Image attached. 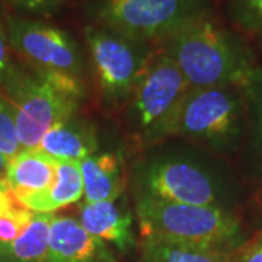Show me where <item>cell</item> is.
I'll return each mask as SVG.
<instances>
[{
  "instance_id": "1",
  "label": "cell",
  "mask_w": 262,
  "mask_h": 262,
  "mask_svg": "<svg viewBox=\"0 0 262 262\" xmlns=\"http://www.w3.org/2000/svg\"><path fill=\"white\" fill-rule=\"evenodd\" d=\"M158 47L173 58L191 88L242 86L259 66L249 41L215 10L187 22Z\"/></svg>"
},
{
  "instance_id": "2",
  "label": "cell",
  "mask_w": 262,
  "mask_h": 262,
  "mask_svg": "<svg viewBox=\"0 0 262 262\" xmlns=\"http://www.w3.org/2000/svg\"><path fill=\"white\" fill-rule=\"evenodd\" d=\"M133 194L189 206L237 211L241 184L230 170L211 160L189 156H156L133 169Z\"/></svg>"
},
{
  "instance_id": "3",
  "label": "cell",
  "mask_w": 262,
  "mask_h": 262,
  "mask_svg": "<svg viewBox=\"0 0 262 262\" xmlns=\"http://www.w3.org/2000/svg\"><path fill=\"white\" fill-rule=\"evenodd\" d=\"M133 195L134 215L143 239H158L223 255H232L249 239L237 211Z\"/></svg>"
},
{
  "instance_id": "4",
  "label": "cell",
  "mask_w": 262,
  "mask_h": 262,
  "mask_svg": "<svg viewBox=\"0 0 262 262\" xmlns=\"http://www.w3.org/2000/svg\"><path fill=\"white\" fill-rule=\"evenodd\" d=\"M248 130V111L242 86L222 84L191 88L169 127V137L203 146L230 159L241 155Z\"/></svg>"
},
{
  "instance_id": "5",
  "label": "cell",
  "mask_w": 262,
  "mask_h": 262,
  "mask_svg": "<svg viewBox=\"0 0 262 262\" xmlns=\"http://www.w3.org/2000/svg\"><path fill=\"white\" fill-rule=\"evenodd\" d=\"M189 89L173 58L156 47L125 105V121L134 143L147 149L168 139L172 120Z\"/></svg>"
},
{
  "instance_id": "6",
  "label": "cell",
  "mask_w": 262,
  "mask_h": 262,
  "mask_svg": "<svg viewBox=\"0 0 262 262\" xmlns=\"http://www.w3.org/2000/svg\"><path fill=\"white\" fill-rule=\"evenodd\" d=\"M211 10V0H89L84 16L89 24L158 47L187 22Z\"/></svg>"
},
{
  "instance_id": "7",
  "label": "cell",
  "mask_w": 262,
  "mask_h": 262,
  "mask_svg": "<svg viewBox=\"0 0 262 262\" xmlns=\"http://www.w3.org/2000/svg\"><path fill=\"white\" fill-rule=\"evenodd\" d=\"M88 67L99 99L110 111L125 108L155 46L95 24L83 27Z\"/></svg>"
},
{
  "instance_id": "8",
  "label": "cell",
  "mask_w": 262,
  "mask_h": 262,
  "mask_svg": "<svg viewBox=\"0 0 262 262\" xmlns=\"http://www.w3.org/2000/svg\"><path fill=\"white\" fill-rule=\"evenodd\" d=\"M86 98V84L75 77L37 73L32 75L9 101L20 147L35 149L50 128L75 117Z\"/></svg>"
},
{
  "instance_id": "9",
  "label": "cell",
  "mask_w": 262,
  "mask_h": 262,
  "mask_svg": "<svg viewBox=\"0 0 262 262\" xmlns=\"http://www.w3.org/2000/svg\"><path fill=\"white\" fill-rule=\"evenodd\" d=\"M10 50L32 72L75 77L84 82L86 51L69 31L48 19L18 16L6 12Z\"/></svg>"
},
{
  "instance_id": "10",
  "label": "cell",
  "mask_w": 262,
  "mask_h": 262,
  "mask_svg": "<svg viewBox=\"0 0 262 262\" xmlns=\"http://www.w3.org/2000/svg\"><path fill=\"white\" fill-rule=\"evenodd\" d=\"M46 262H118L110 245L84 230L76 217L54 214Z\"/></svg>"
},
{
  "instance_id": "11",
  "label": "cell",
  "mask_w": 262,
  "mask_h": 262,
  "mask_svg": "<svg viewBox=\"0 0 262 262\" xmlns=\"http://www.w3.org/2000/svg\"><path fill=\"white\" fill-rule=\"evenodd\" d=\"M76 219L88 233L114 246L122 255H128L137 246L133 230L134 217L127 206L125 196L115 201H83Z\"/></svg>"
},
{
  "instance_id": "12",
  "label": "cell",
  "mask_w": 262,
  "mask_h": 262,
  "mask_svg": "<svg viewBox=\"0 0 262 262\" xmlns=\"http://www.w3.org/2000/svg\"><path fill=\"white\" fill-rule=\"evenodd\" d=\"M79 166L83 179L84 201H115L125 195L127 173L121 151H96L82 160Z\"/></svg>"
},
{
  "instance_id": "13",
  "label": "cell",
  "mask_w": 262,
  "mask_h": 262,
  "mask_svg": "<svg viewBox=\"0 0 262 262\" xmlns=\"http://www.w3.org/2000/svg\"><path fill=\"white\" fill-rule=\"evenodd\" d=\"M99 139L96 127L91 121L75 115L54 125L39 141L38 149L57 162L80 163L98 151Z\"/></svg>"
},
{
  "instance_id": "14",
  "label": "cell",
  "mask_w": 262,
  "mask_h": 262,
  "mask_svg": "<svg viewBox=\"0 0 262 262\" xmlns=\"http://www.w3.org/2000/svg\"><path fill=\"white\" fill-rule=\"evenodd\" d=\"M248 130L241 150V169L248 181L262 185V66L259 64L242 84Z\"/></svg>"
},
{
  "instance_id": "15",
  "label": "cell",
  "mask_w": 262,
  "mask_h": 262,
  "mask_svg": "<svg viewBox=\"0 0 262 262\" xmlns=\"http://www.w3.org/2000/svg\"><path fill=\"white\" fill-rule=\"evenodd\" d=\"M58 162L42 150L22 149L9 162L6 182L16 200L44 192L53 185Z\"/></svg>"
},
{
  "instance_id": "16",
  "label": "cell",
  "mask_w": 262,
  "mask_h": 262,
  "mask_svg": "<svg viewBox=\"0 0 262 262\" xmlns=\"http://www.w3.org/2000/svg\"><path fill=\"white\" fill-rule=\"evenodd\" d=\"M83 198V179L79 163L58 162L53 185L44 192L18 198L22 207L32 213H51L79 203Z\"/></svg>"
},
{
  "instance_id": "17",
  "label": "cell",
  "mask_w": 262,
  "mask_h": 262,
  "mask_svg": "<svg viewBox=\"0 0 262 262\" xmlns=\"http://www.w3.org/2000/svg\"><path fill=\"white\" fill-rule=\"evenodd\" d=\"M51 213H35L27 230L10 242H0V262H46Z\"/></svg>"
},
{
  "instance_id": "18",
  "label": "cell",
  "mask_w": 262,
  "mask_h": 262,
  "mask_svg": "<svg viewBox=\"0 0 262 262\" xmlns=\"http://www.w3.org/2000/svg\"><path fill=\"white\" fill-rule=\"evenodd\" d=\"M141 262H229V255L158 239H143Z\"/></svg>"
},
{
  "instance_id": "19",
  "label": "cell",
  "mask_w": 262,
  "mask_h": 262,
  "mask_svg": "<svg viewBox=\"0 0 262 262\" xmlns=\"http://www.w3.org/2000/svg\"><path fill=\"white\" fill-rule=\"evenodd\" d=\"M222 8L230 28L262 44V0H222Z\"/></svg>"
},
{
  "instance_id": "20",
  "label": "cell",
  "mask_w": 262,
  "mask_h": 262,
  "mask_svg": "<svg viewBox=\"0 0 262 262\" xmlns=\"http://www.w3.org/2000/svg\"><path fill=\"white\" fill-rule=\"evenodd\" d=\"M31 75L32 70L20 64L10 50L6 32V10L0 5V94L10 99L27 83Z\"/></svg>"
},
{
  "instance_id": "21",
  "label": "cell",
  "mask_w": 262,
  "mask_h": 262,
  "mask_svg": "<svg viewBox=\"0 0 262 262\" xmlns=\"http://www.w3.org/2000/svg\"><path fill=\"white\" fill-rule=\"evenodd\" d=\"M72 0H0L8 13L25 18L50 19L60 13Z\"/></svg>"
},
{
  "instance_id": "22",
  "label": "cell",
  "mask_w": 262,
  "mask_h": 262,
  "mask_svg": "<svg viewBox=\"0 0 262 262\" xmlns=\"http://www.w3.org/2000/svg\"><path fill=\"white\" fill-rule=\"evenodd\" d=\"M20 150L15 108L8 98L0 94V153L12 159Z\"/></svg>"
},
{
  "instance_id": "23",
  "label": "cell",
  "mask_w": 262,
  "mask_h": 262,
  "mask_svg": "<svg viewBox=\"0 0 262 262\" xmlns=\"http://www.w3.org/2000/svg\"><path fill=\"white\" fill-rule=\"evenodd\" d=\"M34 214L31 210L19 206L12 213L0 217V242H10L19 237L32 222Z\"/></svg>"
},
{
  "instance_id": "24",
  "label": "cell",
  "mask_w": 262,
  "mask_h": 262,
  "mask_svg": "<svg viewBox=\"0 0 262 262\" xmlns=\"http://www.w3.org/2000/svg\"><path fill=\"white\" fill-rule=\"evenodd\" d=\"M229 262H262V230L229 255Z\"/></svg>"
},
{
  "instance_id": "25",
  "label": "cell",
  "mask_w": 262,
  "mask_h": 262,
  "mask_svg": "<svg viewBox=\"0 0 262 262\" xmlns=\"http://www.w3.org/2000/svg\"><path fill=\"white\" fill-rule=\"evenodd\" d=\"M20 206L16 200L15 194L12 192V189L9 191H3L0 192V217L12 213L15 208H18Z\"/></svg>"
},
{
  "instance_id": "26",
  "label": "cell",
  "mask_w": 262,
  "mask_h": 262,
  "mask_svg": "<svg viewBox=\"0 0 262 262\" xmlns=\"http://www.w3.org/2000/svg\"><path fill=\"white\" fill-rule=\"evenodd\" d=\"M9 158H6L5 155L0 153V179L6 181V173H8V168H9Z\"/></svg>"
},
{
  "instance_id": "27",
  "label": "cell",
  "mask_w": 262,
  "mask_h": 262,
  "mask_svg": "<svg viewBox=\"0 0 262 262\" xmlns=\"http://www.w3.org/2000/svg\"><path fill=\"white\" fill-rule=\"evenodd\" d=\"M10 188L8 185V182L5 181V179H0V192H3V191H9Z\"/></svg>"
}]
</instances>
